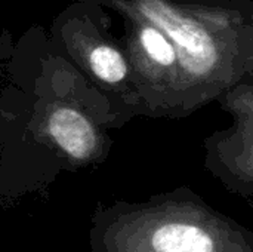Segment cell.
<instances>
[{"label":"cell","mask_w":253,"mask_h":252,"mask_svg":"<svg viewBox=\"0 0 253 252\" xmlns=\"http://www.w3.org/2000/svg\"><path fill=\"white\" fill-rule=\"evenodd\" d=\"M125 19V52L133 73L139 108L150 116H178L181 71L175 46L153 24Z\"/></svg>","instance_id":"3"},{"label":"cell","mask_w":253,"mask_h":252,"mask_svg":"<svg viewBox=\"0 0 253 252\" xmlns=\"http://www.w3.org/2000/svg\"><path fill=\"white\" fill-rule=\"evenodd\" d=\"M61 42L70 56L102 89L120 95L139 108L133 73L125 49H120L87 15L68 16L59 28Z\"/></svg>","instance_id":"5"},{"label":"cell","mask_w":253,"mask_h":252,"mask_svg":"<svg viewBox=\"0 0 253 252\" xmlns=\"http://www.w3.org/2000/svg\"><path fill=\"white\" fill-rule=\"evenodd\" d=\"M36 135L76 166L99 162L108 150L96 120L71 102H47L39 111Z\"/></svg>","instance_id":"6"},{"label":"cell","mask_w":253,"mask_h":252,"mask_svg":"<svg viewBox=\"0 0 253 252\" xmlns=\"http://www.w3.org/2000/svg\"><path fill=\"white\" fill-rule=\"evenodd\" d=\"M233 126L205 141V165L230 192L253 196V85L239 83L224 94Z\"/></svg>","instance_id":"4"},{"label":"cell","mask_w":253,"mask_h":252,"mask_svg":"<svg viewBox=\"0 0 253 252\" xmlns=\"http://www.w3.org/2000/svg\"><path fill=\"white\" fill-rule=\"evenodd\" d=\"M95 252H253V230L188 187L98 211Z\"/></svg>","instance_id":"2"},{"label":"cell","mask_w":253,"mask_h":252,"mask_svg":"<svg viewBox=\"0 0 253 252\" xmlns=\"http://www.w3.org/2000/svg\"><path fill=\"white\" fill-rule=\"evenodd\" d=\"M162 30L179 59L178 116L196 111L253 74V13L175 0H90Z\"/></svg>","instance_id":"1"}]
</instances>
